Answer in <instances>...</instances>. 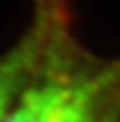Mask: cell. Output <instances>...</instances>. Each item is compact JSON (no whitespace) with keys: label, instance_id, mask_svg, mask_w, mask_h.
I'll return each mask as SVG.
<instances>
[{"label":"cell","instance_id":"obj_1","mask_svg":"<svg viewBox=\"0 0 120 122\" xmlns=\"http://www.w3.org/2000/svg\"><path fill=\"white\" fill-rule=\"evenodd\" d=\"M2 122H120V55H93L71 30Z\"/></svg>","mask_w":120,"mask_h":122},{"label":"cell","instance_id":"obj_2","mask_svg":"<svg viewBox=\"0 0 120 122\" xmlns=\"http://www.w3.org/2000/svg\"><path fill=\"white\" fill-rule=\"evenodd\" d=\"M73 30L69 0H34L22 37L0 53V122L63 36Z\"/></svg>","mask_w":120,"mask_h":122}]
</instances>
